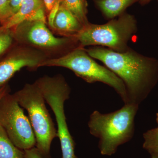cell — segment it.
Listing matches in <instances>:
<instances>
[{"instance_id": "1", "label": "cell", "mask_w": 158, "mask_h": 158, "mask_svg": "<svg viewBox=\"0 0 158 158\" xmlns=\"http://www.w3.org/2000/svg\"><path fill=\"white\" fill-rule=\"evenodd\" d=\"M85 50L123 81L127 94L126 104L139 106L155 84L158 72L156 59L143 56L130 48L123 52L101 46Z\"/></svg>"}, {"instance_id": "2", "label": "cell", "mask_w": 158, "mask_h": 158, "mask_svg": "<svg viewBox=\"0 0 158 158\" xmlns=\"http://www.w3.org/2000/svg\"><path fill=\"white\" fill-rule=\"evenodd\" d=\"M138 109L137 105L124 104L121 109L112 113L103 114L95 110L91 113L88 127L90 134L99 139L102 155H113L119 146L133 138Z\"/></svg>"}, {"instance_id": "3", "label": "cell", "mask_w": 158, "mask_h": 158, "mask_svg": "<svg viewBox=\"0 0 158 158\" xmlns=\"http://www.w3.org/2000/svg\"><path fill=\"white\" fill-rule=\"evenodd\" d=\"M90 56L84 48L78 47L59 57L48 58L40 64L43 66H58L68 69L76 75L87 82H101L113 88L124 104L127 94L121 79L106 66L98 64Z\"/></svg>"}, {"instance_id": "4", "label": "cell", "mask_w": 158, "mask_h": 158, "mask_svg": "<svg viewBox=\"0 0 158 158\" xmlns=\"http://www.w3.org/2000/svg\"><path fill=\"white\" fill-rule=\"evenodd\" d=\"M117 18L103 24L89 23L76 36L79 46H101L123 52L129 48L128 44L138 31L132 15L125 12Z\"/></svg>"}, {"instance_id": "5", "label": "cell", "mask_w": 158, "mask_h": 158, "mask_svg": "<svg viewBox=\"0 0 158 158\" xmlns=\"http://www.w3.org/2000/svg\"><path fill=\"white\" fill-rule=\"evenodd\" d=\"M13 95L20 106L28 113L37 149L48 157L52 141L58 137V133L40 89L35 82L27 84Z\"/></svg>"}, {"instance_id": "6", "label": "cell", "mask_w": 158, "mask_h": 158, "mask_svg": "<svg viewBox=\"0 0 158 158\" xmlns=\"http://www.w3.org/2000/svg\"><path fill=\"white\" fill-rule=\"evenodd\" d=\"M35 82L55 114L62 158H77L75 152V144L69 130L64 110L65 102L70 97L69 85L61 75L54 77L44 76Z\"/></svg>"}, {"instance_id": "7", "label": "cell", "mask_w": 158, "mask_h": 158, "mask_svg": "<svg viewBox=\"0 0 158 158\" xmlns=\"http://www.w3.org/2000/svg\"><path fill=\"white\" fill-rule=\"evenodd\" d=\"M14 40L20 45L50 54H66L79 46L76 37H57L40 20L26 21L10 29Z\"/></svg>"}, {"instance_id": "8", "label": "cell", "mask_w": 158, "mask_h": 158, "mask_svg": "<svg viewBox=\"0 0 158 158\" xmlns=\"http://www.w3.org/2000/svg\"><path fill=\"white\" fill-rule=\"evenodd\" d=\"M0 126L19 149L24 151L36 145L35 134L29 118L13 94L9 92L0 100Z\"/></svg>"}, {"instance_id": "9", "label": "cell", "mask_w": 158, "mask_h": 158, "mask_svg": "<svg viewBox=\"0 0 158 158\" xmlns=\"http://www.w3.org/2000/svg\"><path fill=\"white\" fill-rule=\"evenodd\" d=\"M48 58L47 55L35 49L20 44L15 47L0 62V88L7 85L21 69H36Z\"/></svg>"}, {"instance_id": "10", "label": "cell", "mask_w": 158, "mask_h": 158, "mask_svg": "<svg viewBox=\"0 0 158 158\" xmlns=\"http://www.w3.org/2000/svg\"><path fill=\"white\" fill-rule=\"evenodd\" d=\"M46 11L43 0H24L19 9L0 30H10L26 21L46 22Z\"/></svg>"}, {"instance_id": "11", "label": "cell", "mask_w": 158, "mask_h": 158, "mask_svg": "<svg viewBox=\"0 0 158 158\" xmlns=\"http://www.w3.org/2000/svg\"><path fill=\"white\" fill-rule=\"evenodd\" d=\"M49 27L63 37H75L84 26L70 11L60 5Z\"/></svg>"}, {"instance_id": "12", "label": "cell", "mask_w": 158, "mask_h": 158, "mask_svg": "<svg viewBox=\"0 0 158 158\" xmlns=\"http://www.w3.org/2000/svg\"><path fill=\"white\" fill-rule=\"evenodd\" d=\"M140 0H96V6L106 18L112 19L120 15L130 6Z\"/></svg>"}, {"instance_id": "13", "label": "cell", "mask_w": 158, "mask_h": 158, "mask_svg": "<svg viewBox=\"0 0 158 158\" xmlns=\"http://www.w3.org/2000/svg\"><path fill=\"white\" fill-rule=\"evenodd\" d=\"M60 5L70 11L83 26L89 23L86 0H59Z\"/></svg>"}, {"instance_id": "14", "label": "cell", "mask_w": 158, "mask_h": 158, "mask_svg": "<svg viewBox=\"0 0 158 158\" xmlns=\"http://www.w3.org/2000/svg\"><path fill=\"white\" fill-rule=\"evenodd\" d=\"M0 158H24V152L13 144L6 131L1 126Z\"/></svg>"}, {"instance_id": "15", "label": "cell", "mask_w": 158, "mask_h": 158, "mask_svg": "<svg viewBox=\"0 0 158 158\" xmlns=\"http://www.w3.org/2000/svg\"><path fill=\"white\" fill-rule=\"evenodd\" d=\"M143 138V148L150 154L158 152V127L144 133Z\"/></svg>"}, {"instance_id": "16", "label": "cell", "mask_w": 158, "mask_h": 158, "mask_svg": "<svg viewBox=\"0 0 158 158\" xmlns=\"http://www.w3.org/2000/svg\"><path fill=\"white\" fill-rule=\"evenodd\" d=\"M14 40L11 30H0V56L9 50Z\"/></svg>"}, {"instance_id": "17", "label": "cell", "mask_w": 158, "mask_h": 158, "mask_svg": "<svg viewBox=\"0 0 158 158\" xmlns=\"http://www.w3.org/2000/svg\"><path fill=\"white\" fill-rule=\"evenodd\" d=\"M11 0H0V25L6 24L13 15L10 6Z\"/></svg>"}, {"instance_id": "18", "label": "cell", "mask_w": 158, "mask_h": 158, "mask_svg": "<svg viewBox=\"0 0 158 158\" xmlns=\"http://www.w3.org/2000/svg\"><path fill=\"white\" fill-rule=\"evenodd\" d=\"M40 151L35 147L31 149L24 151V158H47Z\"/></svg>"}, {"instance_id": "19", "label": "cell", "mask_w": 158, "mask_h": 158, "mask_svg": "<svg viewBox=\"0 0 158 158\" xmlns=\"http://www.w3.org/2000/svg\"><path fill=\"white\" fill-rule=\"evenodd\" d=\"M58 0H43L46 11V13L49 14L54 8Z\"/></svg>"}, {"instance_id": "20", "label": "cell", "mask_w": 158, "mask_h": 158, "mask_svg": "<svg viewBox=\"0 0 158 158\" xmlns=\"http://www.w3.org/2000/svg\"><path fill=\"white\" fill-rule=\"evenodd\" d=\"M23 1L24 0H11L10 1V6H11L13 15L17 12Z\"/></svg>"}, {"instance_id": "21", "label": "cell", "mask_w": 158, "mask_h": 158, "mask_svg": "<svg viewBox=\"0 0 158 158\" xmlns=\"http://www.w3.org/2000/svg\"><path fill=\"white\" fill-rule=\"evenodd\" d=\"M9 92V88L7 85L0 88V100L6 94Z\"/></svg>"}, {"instance_id": "22", "label": "cell", "mask_w": 158, "mask_h": 158, "mask_svg": "<svg viewBox=\"0 0 158 158\" xmlns=\"http://www.w3.org/2000/svg\"><path fill=\"white\" fill-rule=\"evenodd\" d=\"M151 1H152V0H140V1H139V2L140 3L141 5H145V4H148V3H149V2H151Z\"/></svg>"}, {"instance_id": "23", "label": "cell", "mask_w": 158, "mask_h": 158, "mask_svg": "<svg viewBox=\"0 0 158 158\" xmlns=\"http://www.w3.org/2000/svg\"><path fill=\"white\" fill-rule=\"evenodd\" d=\"M151 158H158V152L150 154Z\"/></svg>"}, {"instance_id": "24", "label": "cell", "mask_w": 158, "mask_h": 158, "mask_svg": "<svg viewBox=\"0 0 158 158\" xmlns=\"http://www.w3.org/2000/svg\"><path fill=\"white\" fill-rule=\"evenodd\" d=\"M156 119L157 123L158 126V113L156 114Z\"/></svg>"}]
</instances>
